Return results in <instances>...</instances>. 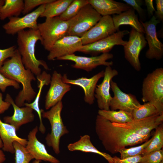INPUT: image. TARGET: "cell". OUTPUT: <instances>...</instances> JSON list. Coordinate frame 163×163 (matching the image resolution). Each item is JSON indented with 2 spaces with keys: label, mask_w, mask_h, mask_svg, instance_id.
I'll list each match as a JSON object with an SVG mask.
<instances>
[{
  "label": "cell",
  "mask_w": 163,
  "mask_h": 163,
  "mask_svg": "<svg viewBox=\"0 0 163 163\" xmlns=\"http://www.w3.org/2000/svg\"><path fill=\"white\" fill-rule=\"evenodd\" d=\"M96 133L105 150L112 154L118 152L126 146L140 144L150 136H141L114 126L112 123L98 115L95 123Z\"/></svg>",
  "instance_id": "1"
},
{
  "label": "cell",
  "mask_w": 163,
  "mask_h": 163,
  "mask_svg": "<svg viewBox=\"0 0 163 163\" xmlns=\"http://www.w3.org/2000/svg\"><path fill=\"white\" fill-rule=\"evenodd\" d=\"M0 72L7 78L22 84V89L19 92L14 101L18 106H24L25 101L30 103L35 98L37 94L32 87L31 82L36 80V78L30 70L25 67L17 49L13 56L4 62L0 68Z\"/></svg>",
  "instance_id": "2"
},
{
  "label": "cell",
  "mask_w": 163,
  "mask_h": 163,
  "mask_svg": "<svg viewBox=\"0 0 163 163\" xmlns=\"http://www.w3.org/2000/svg\"><path fill=\"white\" fill-rule=\"evenodd\" d=\"M17 34L18 50L25 67L30 70L37 77L41 74V70L40 67V66L46 70H49L46 62L43 60L37 59L35 56L36 43L38 41L41 40L38 30H24L19 32Z\"/></svg>",
  "instance_id": "3"
},
{
  "label": "cell",
  "mask_w": 163,
  "mask_h": 163,
  "mask_svg": "<svg viewBox=\"0 0 163 163\" xmlns=\"http://www.w3.org/2000/svg\"><path fill=\"white\" fill-rule=\"evenodd\" d=\"M142 101L149 102L160 115L163 114V69H156L144 78L142 88Z\"/></svg>",
  "instance_id": "4"
},
{
  "label": "cell",
  "mask_w": 163,
  "mask_h": 163,
  "mask_svg": "<svg viewBox=\"0 0 163 163\" xmlns=\"http://www.w3.org/2000/svg\"><path fill=\"white\" fill-rule=\"evenodd\" d=\"M63 107L62 101L47 111L41 109L42 117L47 119L51 126V131L45 138L47 145L51 147L54 152L58 154L60 152L59 143L61 137L69 133V131L63 123L61 112Z\"/></svg>",
  "instance_id": "5"
},
{
  "label": "cell",
  "mask_w": 163,
  "mask_h": 163,
  "mask_svg": "<svg viewBox=\"0 0 163 163\" xmlns=\"http://www.w3.org/2000/svg\"><path fill=\"white\" fill-rule=\"evenodd\" d=\"M68 21L60 19L59 16L46 19L45 21L38 24V29L41 38V44L49 51L58 40L67 35Z\"/></svg>",
  "instance_id": "6"
},
{
  "label": "cell",
  "mask_w": 163,
  "mask_h": 163,
  "mask_svg": "<svg viewBox=\"0 0 163 163\" xmlns=\"http://www.w3.org/2000/svg\"><path fill=\"white\" fill-rule=\"evenodd\" d=\"M101 17L91 5L87 4L76 15L68 21L67 35L81 37L94 26Z\"/></svg>",
  "instance_id": "7"
},
{
  "label": "cell",
  "mask_w": 163,
  "mask_h": 163,
  "mask_svg": "<svg viewBox=\"0 0 163 163\" xmlns=\"http://www.w3.org/2000/svg\"><path fill=\"white\" fill-rule=\"evenodd\" d=\"M46 5H43L39 6L34 11L23 17H12L9 18V21L2 26L5 33L13 35L27 28L37 29V20L44 12Z\"/></svg>",
  "instance_id": "8"
},
{
  "label": "cell",
  "mask_w": 163,
  "mask_h": 163,
  "mask_svg": "<svg viewBox=\"0 0 163 163\" xmlns=\"http://www.w3.org/2000/svg\"><path fill=\"white\" fill-rule=\"evenodd\" d=\"M129 34V40L123 46L124 56L134 69L139 71L141 69L139 56L147 42L144 34L138 32L133 28Z\"/></svg>",
  "instance_id": "9"
},
{
  "label": "cell",
  "mask_w": 163,
  "mask_h": 163,
  "mask_svg": "<svg viewBox=\"0 0 163 163\" xmlns=\"http://www.w3.org/2000/svg\"><path fill=\"white\" fill-rule=\"evenodd\" d=\"M139 21L144 29L145 39L149 48L145 53L146 57L149 59H161L163 56V44L158 39L156 27L160 21L154 15L148 21Z\"/></svg>",
  "instance_id": "10"
},
{
  "label": "cell",
  "mask_w": 163,
  "mask_h": 163,
  "mask_svg": "<svg viewBox=\"0 0 163 163\" xmlns=\"http://www.w3.org/2000/svg\"><path fill=\"white\" fill-rule=\"evenodd\" d=\"M129 33L127 30H119L107 37L83 45L78 52L94 55L109 53L115 46H124L127 41L124 40L123 38Z\"/></svg>",
  "instance_id": "11"
},
{
  "label": "cell",
  "mask_w": 163,
  "mask_h": 163,
  "mask_svg": "<svg viewBox=\"0 0 163 163\" xmlns=\"http://www.w3.org/2000/svg\"><path fill=\"white\" fill-rule=\"evenodd\" d=\"M113 54L109 53H103L99 56L91 57L78 56L74 54L66 55L56 59L73 61L75 64L72 65V67L89 72L98 66H111L113 65V62L107 61L113 58Z\"/></svg>",
  "instance_id": "12"
},
{
  "label": "cell",
  "mask_w": 163,
  "mask_h": 163,
  "mask_svg": "<svg viewBox=\"0 0 163 163\" xmlns=\"http://www.w3.org/2000/svg\"><path fill=\"white\" fill-rule=\"evenodd\" d=\"M163 114L157 115L124 123H112L116 126L123 128L141 136H150L151 132L162 124Z\"/></svg>",
  "instance_id": "13"
},
{
  "label": "cell",
  "mask_w": 163,
  "mask_h": 163,
  "mask_svg": "<svg viewBox=\"0 0 163 163\" xmlns=\"http://www.w3.org/2000/svg\"><path fill=\"white\" fill-rule=\"evenodd\" d=\"M112 17L110 15L102 16L99 21L81 37L83 45L101 40L117 32Z\"/></svg>",
  "instance_id": "14"
},
{
  "label": "cell",
  "mask_w": 163,
  "mask_h": 163,
  "mask_svg": "<svg viewBox=\"0 0 163 163\" xmlns=\"http://www.w3.org/2000/svg\"><path fill=\"white\" fill-rule=\"evenodd\" d=\"M81 38L76 36H66L57 41L52 46L47 56L53 60L78 52L83 46Z\"/></svg>",
  "instance_id": "15"
},
{
  "label": "cell",
  "mask_w": 163,
  "mask_h": 163,
  "mask_svg": "<svg viewBox=\"0 0 163 163\" xmlns=\"http://www.w3.org/2000/svg\"><path fill=\"white\" fill-rule=\"evenodd\" d=\"M110 88L114 94L110 103V110H118L132 113L141 104L134 95L123 92L112 80L110 82Z\"/></svg>",
  "instance_id": "16"
},
{
  "label": "cell",
  "mask_w": 163,
  "mask_h": 163,
  "mask_svg": "<svg viewBox=\"0 0 163 163\" xmlns=\"http://www.w3.org/2000/svg\"><path fill=\"white\" fill-rule=\"evenodd\" d=\"M118 75V71L112 69L111 66H106L103 79L101 83L97 85L94 93L97 105L101 110H110V103L112 99L110 94V82L112 79Z\"/></svg>",
  "instance_id": "17"
},
{
  "label": "cell",
  "mask_w": 163,
  "mask_h": 163,
  "mask_svg": "<svg viewBox=\"0 0 163 163\" xmlns=\"http://www.w3.org/2000/svg\"><path fill=\"white\" fill-rule=\"evenodd\" d=\"M62 76L56 71H54L52 74L50 86L46 97L45 107L46 110L62 101L65 94L71 90V85L63 82Z\"/></svg>",
  "instance_id": "18"
},
{
  "label": "cell",
  "mask_w": 163,
  "mask_h": 163,
  "mask_svg": "<svg viewBox=\"0 0 163 163\" xmlns=\"http://www.w3.org/2000/svg\"><path fill=\"white\" fill-rule=\"evenodd\" d=\"M5 101L9 102L12 105L14 113L12 116L5 117L3 118L4 122L13 126L16 131L22 125L34 120L35 116L33 113L34 110L32 108L27 106L23 107L18 106L8 94H6Z\"/></svg>",
  "instance_id": "19"
},
{
  "label": "cell",
  "mask_w": 163,
  "mask_h": 163,
  "mask_svg": "<svg viewBox=\"0 0 163 163\" xmlns=\"http://www.w3.org/2000/svg\"><path fill=\"white\" fill-rule=\"evenodd\" d=\"M104 74V71L102 70L89 78L82 77L75 79H71L68 78L66 74H64L62 76V80L66 83L82 87L84 92L85 102L91 105L94 103L95 100V91L97 83L101 78L103 77Z\"/></svg>",
  "instance_id": "20"
},
{
  "label": "cell",
  "mask_w": 163,
  "mask_h": 163,
  "mask_svg": "<svg viewBox=\"0 0 163 163\" xmlns=\"http://www.w3.org/2000/svg\"><path fill=\"white\" fill-rule=\"evenodd\" d=\"M38 131V127L36 126L29 133L25 146L27 150L36 160L50 163H59V161L49 154L45 145L38 140L36 137Z\"/></svg>",
  "instance_id": "21"
},
{
  "label": "cell",
  "mask_w": 163,
  "mask_h": 163,
  "mask_svg": "<svg viewBox=\"0 0 163 163\" xmlns=\"http://www.w3.org/2000/svg\"><path fill=\"white\" fill-rule=\"evenodd\" d=\"M88 1L102 16L119 14L131 7L126 3L113 0H88Z\"/></svg>",
  "instance_id": "22"
},
{
  "label": "cell",
  "mask_w": 163,
  "mask_h": 163,
  "mask_svg": "<svg viewBox=\"0 0 163 163\" xmlns=\"http://www.w3.org/2000/svg\"><path fill=\"white\" fill-rule=\"evenodd\" d=\"M16 131L13 126L3 122L0 119V137L3 144V151L14 153L13 143L14 141H17L24 146L26 145L27 140L18 137Z\"/></svg>",
  "instance_id": "23"
},
{
  "label": "cell",
  "mask_w": 163,
  "mask_h": 163,
  "mask_svg": "<svg viewBox=\"0 0 163 163\" xmlns=\"http://www.w3.org/2000/svg\"><path fill=\"white\" fill-rule=\"evenodd\" d=\"M112 18L113 24L117 31L123 25H129L139 32L145 33L144 28L135 14V10L131 7L127 11L119 14H114Z\"/></svg>",
  "instance_id": "24"
},
{
  "label": "cell",
  "mask_w": 163,
  "mask_h": 163,
  "mask_svg": "<svg viewBox=\"0 0 163 163\" xmlns=\"http://www.w3.org/2000/svg\"><path fill=\"white\" fill-rule=\"evenodd\" d=\"M67 148L70 151H78L97 154L103 157L109 163H111L112 161V157L109 154L97 149L92 143L90 137L88 135L81 136L77 141L69 144Z\"/></svg>",
  "instance_id": "25"
},
{
  "label": "cell",
  "mask_w": 163,
  "mask_h": 163,
  "mask_svg": "<svg viewBox=\"0 0 163 163\" xmlns=\"http://www.w3.org/2000/svg\"><path fill=\"white\" fill-rule=\"evenodd\" d=\"M37 78L39 82L38 85L39 88L38 93L37 94L35 100L33 102L25 103L24 106L31 107L37 112L40 122L39 130L42 133L44 134L45 133L46 129L42 121L41 109L39 107V101L41 91L43 86L48 85L50 83L51 77L50 74H47L45 71H43L40 76L37 77Z\"/></svg>",
  "instance_id": "26"
},
{
  "label": "cell",
  "mask_w": 163,
  "mask_h": 163,
  "mask_svg": "<svg viewBox=\"0 0 163 163\" xmlns=\"http://www.w3.org/2000/svg\"><path fill=\"white\" fill-rule=\"evenodd\" d=\"M24 7L23 0H5V3L0 9V20L18 17L22 13Z\"/></svg>",
  "instance_id": "27"
},
{
  "label": "cell",
  "mask_w": 163,
  "mask_h": 163,
  "mask_svg": "<svg viewBox=\"0 0 163 163\" xmlns=\"http://www.w3.org/2000/svg\"><path fill=\"white\" fill-rule=\"evenodd\" d=\"M73 0H54L46 4L44 11L40 17L46 18L59 16L66 10Z\"/></svg>",
  "instance_id": "28"
},
{
  "label": "cell",
  "mask_w": 163,
  "mask_h": 163,
  "mask_svg": "<svg viewBox=\"0 0 163 163\" xmlns=\"http://www.w3.org/2000/svg\"><path fill=\"white\" fill-rule=\"evenodd\" d=\"M98 113V115L112 123H124L133 120L132 113L122 110L116 111L99 110Z\"/></svg>",
  "instance_id": "29"
},
{
  "label": "cell",
  "mask_w": 163,
  "mask_h": 163,
  "mask_svg": "<svg viewBox=\"0 0 163 163\" xmlns=\"http://www.w3.org/2000/svg\"><path fill=\"white\" fill-rule=\"evenodd\" d=\"M163 146V123L155 129L152 139L149 145L144 149L142 155L147 154L151 152L161 149Z\"/></svg>",
  "instance_id": "30"
},
{
  "label": "cell",
  "mask_w": 163,
  "mask_h": 163,
  "mask_svg": "<svg viewBox=\"0 0 163 163\" xmlns=\"http://www.w3.org/2000/svg\"><path fill=\"white\" fill-rule=\"evenodd\" d=\"M132 114L134 120L141 119L160 115L155 107L149 102L141 104L133 111Z\"/></svg>",
  "instance_id": "31"
},
{
  "label": "cell",
  "mask_w": 163,
  "mask_h": 163,
  "mask_svg": "<svg viewBox=\"0 0 163 163\" xmlns=\"http://www.w3.org/2000/svg\"><path fill=\"white\" fill-rule=\"evenodd\" d=\"M88 4V0H73L65 11L59 17L62 20L68 21L76 15L83 7Z\"/></svg>",
  "instance_id": "32"
},
{
  "label": "cell",
  "mask_w": 163,
  "mask_h": 163,
  "mask_svg": "<svg viewBox=\"0 0 163 163\" xmlns=\"http://www.w3.org/2000/svg\"><path fill=\"white\" fill-rule=\"evenodd\" d=\"M15 155V163H29L34 159L26 147L17 141L13 143Z\"/></svg>",
  "instance_id": "33"
},
{
  "label": "cell",
  "mask_w": 163,
  "mask_h": 163,
  "mask_svg": "<svg viewBox=\"0 0 163 163\" xmlns=\"http://www.w3.org/2000/svg\"><path fill=\"white\" fill-rule=\"evenodd\" d=\"M152 139V137L144 142L141 145L128 148H126L120 150L119 152L120 155V158L123 159L141 155L144 149L149 145Z\"/></svg>",
  "instance_id": "34"
},
{
  "label": "cell",
  "mask_w": 163,
  "mask_h": 163,
  "mask_svg": "<svg viewBox=\"0 0 163 163\" xmlns=\"http://www.w3.org/2000/svg\"><path fill=\"white\" fill-rule=\"evenodd\" d=\"M163 161V150L161 149L142 155L139 163H161Z\"/></svg>",
  "instance_id": "35"
},
{
  "label": "cell",
  "mask_w": 163,
  "mask_h": 163,
  "mask_svg": "<svg viewBox=\"0 0 163 163\" xmlns=\"http://www.w3.org/2000/svg\"><path fill=\"white\" fill-rule=\"evenodd\" d=\"M54 0H25L24 7L22 13L25 15L29 13L34 8L38 6L46 4Z\"/></svg>",
  "instance_id": "36"
},
{
  "label": "cell",
  "mask_w": 163,
  "mask_h": 163,
  "mask_svg": "<svg viewBox=\"0 0 163 163\" xmlns=\"http://www.w3.org/2000/svg\"><path fill=\"white\" fill-rule=\"evenodd\" d=\"M126 4L136 11L138 14L140 20L143 21L146 19L145 11L142 7L143 1L141 0H123Z\"/></svg>",
  "instance_id": "37"
},
{
  "label": "cell",
  "mask_w": 163,
  "mask_h": 163,
  "mask_svg": "<svg viewBox=\"0 0 163 163\" xmlns=\"http://www.w3.org/2000/svg\"><path fill=\"white\" fill-rule=\"evenodd\" d=\"M8 86H12L16 89L20 88L19 83L16 81L9 79L4 76L0 72V89L3 92L5 91Z\"/></svg>",
  "instance_id": "38"
},
{
  "label": "cell",
  "mask_w": 163,
  "mask_h": 163,
  "mask_svg": "<svg viewBox=\"0 0 163 163\" xmlns=\"http://www.w3.org/2000/svg\"><path fill=\"white\" fill-rule=\"evenodd\" d=\"M16 48L15 46H13L5 49H0V68L8 58L13 56Z\"/></svg>",
  "instance_id": "39"
},
{
  "label": "cell",
  "mask_w": 163,
  "mask_h": 163,
  "mask_svg": "<svg viewBox=\"0 0 163 163\" xmlns=\"http://www.w3.org/2000/svg\"><path fill=\"white\" fill-rule=\"evenodd\" d=\"M142 157L141 155H137L123 159L117 156L112 157L111 163H139Z\"/></svg>",
  "instance_id": "40"
},
{
  "label": "cell",
  "mask_w": 163,
  "mask_h": 163,
  "mask_svg": "<svg viewBox=\"0 0 163 163\" xmlns=\"http://www.w3.org/2000/svg\"><path fill=\"white\" fill-rule=\"evenodd\" d=\"M156 10L155 12V17L160 21L163 20V0H156Z\"/></svg>",
  "instance_id": "41"
},
{
  "label": "cell",
  "mask_w": 163,
  "mask_h": 163,
  "mask_svg": "<svg viewBox=\"0 0 163 163\" xmlns=\"http://www.w3.org/2000/svg\"><path fill=\"white\" fill-rule=\"evenodd\" d=\"M11 104L3 100L2 94L0 92V114L3 113L9 108Z\"/></svg>",
  "instance_id": "42"
},
{
  "label": "cell",
  "mask_w": 163,
  "mask_h": 163,
  "mask_svg": "<svg viewBox=\"0 0 163 163\" xmlns=\"http://www.w3.org/2000/svg\"><path fill=\"white\" fill-rule=\"evenodd\" d=\"M152 0H145V2L147 7L148 14L149 17L153 16V13L155 12V9Z\"/></svg>",
  "instance_id": "43"
},
{
  "label": "cell",
  "mask_w": 163,
  "mask_h": 163,
  "mask_svg": "<svg viewBox=\"0 0 163 163\" xmlns=\"http://www.w3.org/2000/svg\"><path fill=\"white\" fill-rule=\"evenodd\" d=\"M6 160L5 155L2 150L0 149V163H3Z\"/></svg>",
  "instance_id": "44"
},
{
  "label": "cell",
  "mask_w": 163,
  "mask_h": 163,
  "mask_svg": "<svg viewBox=\"0 0 163 163\" xmlns=\"http://www.w3.org/2000/svg\"><path fill=\"white\" fill-rule=\"evenodd\" d=\"M5 3V0H0V9L4 5Z\"/></svg>",
  "instance_id": "45"
},
{
  "label": "cell",
  "mask_w": 163,
  "mask_h": 163,
  "mask_svg": "<svg viewBox=\"0 0 163 163\" xmlns=\"http://www.w3.org/2000/svg\"><path fill=\"white\" fill-rule=\"evenodd\" d=\"M3 147V144L0 137V149L2 148Z\"/></svg>",
  "instance_id": "46"
},
{
  "label": "cell",
  "mask_w": 163,
  "mask_h": 163,
  "mask_svg": "<svg viewBox=\"0 0 163 163\" xmlns=\"http://www.w3.org/2000/svg\"><path fill=\"white\" fill-rule=\"evenodd\" d=\"M41 161L39 160H35L32 162V163H40Z\"/></svg>",
  "instance_id": "47"
},
{
  "label": "cell",
  "mask_w": 163,
  "mask_h": 163,
  "mask_svg": "<svg viewBox=\"0 0 163 163\" xmlns=\"http://www.w3.org/2000/svg\"><path fill=\"white\" fill-rule=\"evenodd\" d=\"M161 163H163V161H162Z\"/></svg>",
  "instance_id": "48"
}]
</instances>
